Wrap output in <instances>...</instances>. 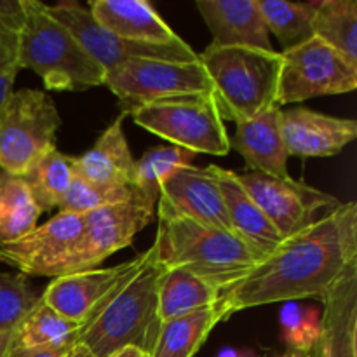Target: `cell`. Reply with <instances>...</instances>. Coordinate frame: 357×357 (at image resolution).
<instances>
[{
    "label": "cell",
    "mask_w": 357,
    "mask_h": 357,
    "mask_svg": "<svg viewBox=\"0 0 357 357\" xmlns=\"http://www.w3.org/2000/svg\"><path fill=\"white\" fill-rule=\"evenodd\" d=\"M314 37L335 49L357 68L356 0H316Z\"/></svg>",
    "instance_id": "484cf974"
},
{
    "label": "cell",
    "mask_w": 357,
    "mask_h": 357,
    "mask_svg": "<svg viewBox=\"0 0 357 357\" xmlns=\"http://www.w3.org/2000/svg\"><path fill=\"white\" fill-rule=\"evenodd\" d=\"M142 261L143 253L115 267L94 268L56 278L49 282L40 298L45 305L54 309L63 317L84 326L103 300L121 282H124L142 265Z\"/></svg>",
    "instance_id": "5bb4252c"
},
{
    "label": "cell",
    "mask_w": 357,
    "mask_h": 357,
    "mask_svg": "<svg viewBox=\"0 0 357 357\" xmlns=\"http://www.w3.org/2000/svg\"><path fill=\"white\" fill-rule=\"evenodd\" d=\"M281 131L288 155L333 157L354 142L357 122L298 107L281 110Z\"/></svg>",
    "instance_id": "9a60e30c"
},
{
    "label": "cell",
    "mask_w": 357,
    "mask_h": 357,
    "mask_svg": "<svg viewBox=\"0 0 357 357\" xmlns=\"http://www.w3.org/2000/svg\"><path fill=\"white\" fill-rule=\"evenodd\" d=\"M215 45L274 51L257 0H197Z\"/></svg>",
    "instance_id": "e0dca14e"
},
{
    "label": "cell",
    "mask_w": 357,
    "mask_h": 357,
    "mask_svg": "<svg viewBox=\"0 0 357 357\" xmlns=\"http://www.w3.org/2000/svg\"><path fill=\"white\" fill-rule=\"evenodd\" d=\"M159 201H164L176 213L202 225L232 232L222 190L208 167L201 169L190 164L174 171L160 185Z\"/></svg>",
    "instance_id": "2e32d148"
},
{
    "label": "cell",
    "mask_w": 357,
    "mask_h": 357,
    "mask_svg": "<svg viewBox=\"0 0 357 357\" xmlns=\"http://www.w3.org/2000/svg\"><path fill=\"white\" fill-rule=\"evenodd\" d=\"M105 86L119 98L122 114L143 105L183 96H213V84L201 61L169 63L131 59L107 72Z\"/></svg>",
    "instance_id": "ba28073f"
},
{
    "label": "cell",
    "mask_w": 357,
    "mask_h": 357,
    "mask_svg": "<svg viewBox=\"0 0 357 357\" xmlns=\"http://www.w3.org/2000/svg\"><path fill=\"white\" fill-rule=\"evenodd\" d=\"M281 338L296 354H305L316 349L321 335V316L314 309H303L296 302H284L279 314Z\"/></svg>",
    "instance_id": "1f68e13d"
},
{
    "label": "cell",
    "mask_w": 357,
    "mask_h": 357,
    "mask_svg": "<svg viewBox=\"0 0 357 357\" xmlns=\"http://www.w3.org/2000/svg\"><path fill=\"white\" fill-rule=\"evenodd\" d=\"M66 357H94L93 354H91L89 351H87L86 347H84V345H80V344H77L75 347L72 349V352H70L68 356Z\"/></svg>",
    "instance_id": "ab89813d"
},
{
    "label": "cell",
    "mask_w": 357,
    "mask_h": 357,
    "mask_svg": "<svg viewBox=\"0 0 357 357\" xmlns=\"http://www.w3.org/2000/svg\"><path fill=\"white\" fill-rule=\"evenodd\" d=\"M10 342H13V333L0 335V357H7V352L10 349Z\"/></svg>",
    "instance_id": "f35d334b"
},
{
    "label": "cell",
    "mask_w": 357,
    "mask_h": 357,
    "mask_svg": "<svg viewBox=\"0 0 357 357\" xmlns=\"http://www.w3.org/2000/svg\"><path fill=\"white\" fill-rule=\"evenodd\" d=\"M73 176V155H66L56 149L42 157L21 178L26 183L35 204L44 213L59 209L72 187Z\"/></svg>",
    "instance_id": "4316f807"
},
{
    "label": "cell",
    "mask_w": 357,
    "mask_h": 357,
    "mask_svg": "<svg viewBox=\"0 0 357 357\" xmlns=\"http://www.w3.org/2000/svg\"><path fill=\"white\" fill-rule=\"evenodd\" d=\"M40 215L23 178L0 171V246L31 232Z\"/></svg>",
    "instance_id": "83f0119b"
},
{
    "label": "cell",
    "mask_w": 357,
    "mask_h": 357,
    "mask_svg": "<svg viewBox=\"0 0 357 357\" xmlns=\"http://www.w3.org/2000/svg\"><path fill=\"white\" fill-rule=\"evenodd\" d=\"M155 206L139 195L124 204L107 206L86 213L82 236L68 258L59 265L56 278L94 271L108 257L131 246L136 234L153 220Z\"/></svg>",
    "instance_id": "9c48e42d"
},
{
    "label": "cell",
    "mask_w": 357,
    "mask_h": 357,
    "mask_svg": "<svg viewBox=\"0 0 357 357\" xmlns=\"http://www.w3.org/2000/svg\"><path fill=\"white\" fill-rule=\"evenodd\" d=\"M216 357H246V354H243V352L236 351V349H232V347H227V349H223V351L220 352Z\"/></svg>",
    "instance_id": "60d3db41"
},
{
    "label": "cell",
    "mask_w": 357,
    "mask_h": 357,
    "mask_svg": "<svg viewBox=\"0 0 357 357\" xmlns=\"http://www.w3.org/2000/svg\"><path fill=\"white\" fill-rule=\"evenodd\" d=\"M208 169L222 190L223 204L232 232L264 257L272 253L282 243L281 234L275 230V227L268 222L264 211L248 194L241 183L239 174L215 164L208 166Z\"/></svg>",
    "instance_id": "44dd1931"
},
{
    "label": "cell",
    "mask_w": 357,
    "mask_h": 357,
    "mask_svg": "<svg viewBox=\"0 0 357 357\" xmlns=\"http://www.w3.org/2000/svg\"><path fill=\"white\" fill-rule=\"evenodd\" d=\"M139 195L142 194L132 187L94 185L82 180V178L73 176L72 187H70L65 201L59 206V211L86 215V213L94 211V209L107 208V206L124 204V202L132 201V199L139 197Z\"/></svg>",
    "instance_id": "4dcf8cb0"
},
{
    "label": "cell",
    "mask_w": 357,
    "mask_h": 357,
    "mask_svg": "<svg viewBox=\"0 0 357 357\" xmlns=\"http://www.w3.org/2000/svg\"><path fill=\"white\" fill-rule=\"evenodd\" d=\"M213 84V101L222 121L236 124L278 105L281 52L209 44L199 54Z\"/></svg>",
    "instance_id": "277c9868"
},
{
    "label": "cell",
    "mask_w": 357,
    "mask_h": 357,
    "mask_svg": "<svg viewBox=\"0 0 357 357\" xmlns=\"http://www.w3.org/2000/svg\"><path fill=\"white\" fill-rule=\"evenodd\" d=\"M268 33L278 37L282 52L291 51L314 38V2H284V0H257Z\"/></svg>",
    "instance_id": "f1b7e54d"
},
{
    "label": "cell",
    "mask_w": 357,
    "mask_h": 357,
    "mask_svg": "<svg viewBox=\"0 0 357 357\" xmlns=\"http://www.w3.org/2000/svg\"><path fill=\"white\" fill-rule=\"evenodd\" d=\"M17 72H20L17 66L0 70V117H2V112H3V107H6L7 100H9V96L13 94V86H14V80H16Z\"/></svg>",
    "instance_id": "8d00e7d4"
},
{
    "label": "cell",
    "mask_w": 357,
    "mask_h": 357,
    "mask_svg": "<svg viewBox=\"0 0 357 357\" xmlns=\"http://www.w3.org/2000/svg\"><path fill=\"white\" fill-rule=\"evenodd\" d=\"M222 295L213 286L183 268L164 271L157 291V317L160 324L171 319L206 309L220 302Z\"/></svg>",
    "instance_id": "cb8c5ba5"
},
{
    "label": "cell",
    "mask_w": 357,
    "mask_h": 357,
    "mask_svg": "<svg viewBox=\"0 0 357 357\" xmlns=\"http://www.w3.org/2000/svg\"><path fill=\"white\" fill-rule=\"evenodd\" d=\"M357 264V204L342 202L268 253L222 296L234 314L279 302L317 298Z\"/></svg>",
    "instance_id": "6da1fadb"
},
{
    "label": "cell",
    "mask_w": 357,
    "mask_h": 357,
    "mask_svg": "<svg viewBox=\"0 0 357 357\" xmlns=\"http://www.w3.org/2000/svg\"><path fill=\"white\" fill-rule=\"evenodd\" d=\"M17 44H20V35L10 33L0 26V70L17 66Z\"/></svg>",
    "instance_id": "e575fe53"
},
{
    "label": "cell",
    "mask_w": 357,
    "mask_h": 357,
    "mask_svg": "<svg viewBox=\"0 0 357 357\" xmlns=\"http://www.w3.org/2000/svg\"><path fill=\"white\" fill-rule=\"evenodd\" d=\"M26 23L20 33L17 66L31 70L49 91H86L105 86L107 72L75 35L38 0H24Z\"/></svg>",
    "instance_id": "5b68a950"
},
{
    "label": "cell",
    "mask_w": 357,
    "mask_h": 357,
    "mask_svg": "<svg viewBox=\"0 0 357 357\" xmlns=\"http://www.w3.org/2000/svg\"><path fill=\"white\" fill-rule=\"evenodd\" d=\"M89 13L100 26L126 40L146 44L183 42L145 0H91Z\"/></svg>",
    "instance_id": "ffe728a7"
},
{
    "label": "cell",
    "mask_w": 357,
    "mask_h": 357,
    "mask_svg": "<svg viewBox=\"0 0 357 357\" xmlns=\"http://www.w3.org/2000/svg\"><path fill=\"white\" fill-rule=\"evenodd\" d=\"M319 357H357V264L323 298Z\"/></svg>",
    "instance_id": "ac0fdd59"
},
{
    "label": "cell",
    "mask_w": 357,
    "mask_h": 357,
    "mask_svg": "<svg viewBox=\"0 0 357 357\" xmlns=\"http://www.w3.org/2000/svg\"><path fill=\"white\" fill-rule=\"evenodd\" d=\"M38 298L24 275L0 272V335L14 333L17 324L37 305Z\"/></svg>",
    "instance_id": "d6a6232c"
},
{
    "label": "cell",
    "mask_w": 357,
    "mask_h": 357,
    "mask_svg": "<svg viewBox=\"0 0 357 357\" xmlns=\"http://www.w3.org/2000/svg\"><path fill=\"white\" fill-rule=\"evenodd\" d=\"M232 314V307L222 296L215 305L162 323L149 357H194L209 333Z\"/></svg>",
    "instance_id": "603a6c76"
},
{
    "label": "cell",
    "mask_w": 357,
    "mask_h": 357,
    "mask_svg": "<svg viewBox=\"0 0 357 357\" xmlns=\"http://www.w3.org/2000/svg\"><path fill=\"white\" fill-rule=\"evenodd\" d=\"M61 126L54 101L44 91H13L0 117V171L23 176L56 150Z\"/></svg>",
    "instance_id": "8992f818"
},
{
    "label": "cell",
    "mask_w": 357,
    "mask_h": 357,
    "mask_svg": "<svg viewBox=\"0 0 357 357\" xmlns=\"http://www.w3.org/2000/svg\"><path fill=\"white\" fill-rule=\"evenodd\" d=\"M108 357H145V352L139 351L138 347H124Z\"/></svg>",
    "instance_id": "74e56055"
},
{
    "label": "cell",
    "mask_w": 357,
    "mask_h": 357,
    "mask_svg": "<svg viewBox=\"0 0 357 357\" xmlns=\"http://www.w3.org/2000/svg\"><path fill=\"white\" fill-rule=\"evenodd\" d=\"M195 153L180 146H153L139 160H135V188L149 201L157 204L160 185L180 167L190 166Z\"/></svg>",
    "instance_id": "f546056e"
},
{
    "label": "cell",
    "mask_w": 357,
    "mask_h": 357,
    "mask_svg": "<svg viewBox=\"0 0 357 357\" xmlns=\"http://www.w3.org/2000/svg\"><path fill=\"white\" fill-rule=\"evenodd\" d=\"M72 347H42V349H9L7 357H66Z\"/></svg>",
    "instance_id": "d590c367"
},
{
    "label": "cell",
    "mask_w": 357,
    "mask_h": 357,
    "mask_svg": "<svg viewBox=\"0 0 357 357\" xmlns=\"http://www.w3.org/2000/svg\"><path fill=\"white\" fill-rule=\"evenodd\" d=\"M157 236L153 244L164 267L188 271L220 295L246 278L264 255L237 234L202 225L157 201Z\"/></svg>",
    "instance_id": "7a4b0ae2"
},
{
    "label": "cell",
    "mask_w": 357,
    "mask_h": 357,
    "mask_svg": "<svg viewBox=\"0 0 357 357\" xmlns=\"http://www.w3.org/2000/svg\"><path fill=\"white\" fill-rule=\"evenodd\" d=\"M239 180L282 239L307 229L342 204L337 197L295 178H275L250 171Z\"/></svg>",
    "instance_id": "7c38bea8"
},
{
    "label": "cell",
    "mask_w": 357,
    "mask_h": 357,
    "mask_svg": "<svg viewBox=\"0 0 357 357\" xmlns=\"http://www.w3.org/2000/svg\"><path fill=\"white\" fill-rule=\"evenodd\" d=\"M164 267L155 244L143 253V261L124 282L103 300L82 326L79 344L94 357H108L124 347L150 354L159 333L157 291Z\"/></svg>",
    "instance_id": "3957f363"
},
{
    "label": "cell",
    "mask_w": 357,
    "mask_h": 357,
    "mask_svg": "<svg viewBox=\"0 0 357 357\" xmlns=\"http://www.w3.org/2000/svg\"><path fill=\"white\" fill-rule=\"evenodd\" d=\"M82 326L66 319L38 298L13 333L10 349L72 347L79 344Z\"/></svg>",
    "instance_id": "d4e9b609"
},
{
    "label": "cell",
    "mask_w": 357,
    "mask_h": 357,
    "mask_svg": "<svg viewBox=\"0 0 357 357\" xmlns=\"http://www.w3.org/2000/svg\"><path fill=\"white\" fill-rule=\"evenodd\" d=\"M26 23L24 0H0V26L14 35H20Z\"/></svg>",
    "instance_id": "836d02e7"
},
{
    "label": "cell",
    "mask_w": 357,
    "mask_h": 357,
    "mask_svg": "<svg viewBox=\"0 0 357 357\" xmlns=\"http://www.w3.org/2000/svg\"><path fill=\"white\" fill-rule=\"evenodd\" d=\"M124 117L126 114L119 115L117 121L96 139L93 149L84 155L73 157L75 176L94 185L135 188V159L122 131Z\"/></svg>",
    "instance_id": "7402d4cb"
},
{
    "label": "cell",
    "mask_w": 357,
    "mask_h": 357,
    "mask_svg": "<svg viewBox=\"0 0 357 357\" xmlns=\"http://www.w3.org/2000/svg\"><path fill=\"white\" fill-rule=\"evenodd\" d=\"M230 149L237 150L248 167L275 178H288V150L281 131V108L274 107L257 117L237 124L230 138Z\"/></svg>",
    "instance_id": "d6986e66"
},
{
    "label": "cell",
    "mask_w": 357,
    "mask_h": 357,
    "mask_svg": "<svg viewBox=\"0 0 357 357\" xmlns=\"http://www.w3.org/2000/svg\"><path fill=\"white\" fill-rule=\"evenodd\" d=\"M84 230V215L59 211L21 239L0 246V261L21 275L54 279Z\"/></svg>",
    "instance_id": "4fadbf2b"
},
{
    "label": "cell",
    "mask_w": 357,
    "mask_h": 357,
    "mask_svg": "<svg viewBox=\"0 0 357 357\" xmlns=\"http://www.w3.org/2000/svg\"><path fill=\"white\" fill-rule=\"evenodd\" d=\"M145 357H149V354H145Z\"/></svg>",
    "instance_id": "ee69618b"
},
{
    "label": "cell",
    "mask_w": 357,
    "mask_h": 357,
    "mask_svg": "<svg viewBox=\"0 0 357 357\" xmlns=\"http://www.w3.org/2000/svg\"><path fill=\"white\" fill-rule=\"evenodd\" d=\"M300 357H319V354H317V345L316 349H312L310 352H305V354H298Z\"/></svg>",
    "instance_id": "b9f144b4"
},
{
    "label": "cell",
    "mask_w": 357,
    "mask_h": 357,
    "mask_svg": "<svg viewBox=\"0 0 357 357\" xmlns=\"http://www.w3.org/2000/svg\"><path fill=\"white\" fill-rule=\"evenodd\" d=\"M278 105L302 103L317 96L352 93L357 87V68L319 38L281 52Z\"/></svg>",
    "instance_id": "30bf717a"
},
{
    "label": "cell",
    "mask_w": 357,
    "mask_h": 357,
    "mask_svg": "<svg viewBox=\"0 0 357 357\" xmlns=\"http://www.w3.org/2000/svg\"><path fill=\"white\" fill-rule=\"evenodd\" d=\"M139 128L192 153L225 157L230 138L213 96H183L143 105L131 112Z\"/></svg>",
    "instance_id": "52a82bcc"
},
{
    "label": "cell",
    "mask_w": 357,
    "mask_h": 357,
    "mask_svg": "<svg viewBox=\"0 0 357 357\" xmlns=\"http://www.w3.org/2000/svg\"><path fill=\"white\" fill-rule=\"evenodd\" d=\"M281 357H300V356L296 354V352H289V354H284V356H281Z\"/></svg>",
    "instance_id": "7bdbcfd3"
},
{
    "label": "cell",
    "mask_w": 357,
    "mask_h": 357,
    "mask_svg": "<svg viewBox=\"0 0 357 357\" xmlns=\"http://www.w3.org/2000/svg\"><path fill=\"white\" fill-rule=\"evenodd\" d=\"M49 14L68 28L84 49L100 63L105 72L117 68L131 59H155L169 63H195L199 54L187 44H146L117 37L94 21L91 13L77 2H59L47 6Z\"/></svg>",
    "instance_id": "8fae6325"
}]
</instances>
